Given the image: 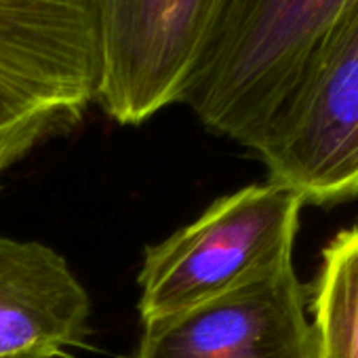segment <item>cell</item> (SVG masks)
Returning <instances> with one entry per match:
<instances>
[{
	"label": "cell",
	"mask_w": 358,
	"mask_h": 358,
	"mask_svg": "<svg viewBox=\"0 0 358 358\" xmlns=\"http://www.w3.org/2000/svg\"><path fill=\"white\" fill-rule=\"evenodd\" d=\"M312 327L316 358H358V226L322 253Z\"/></svg>",
	"instance_id": "8"
},
{
	"label": "cell",
	"mask_w": 358,
	"mask_h": 358,
	"mask_svg": "<svg viewBox=\"0 0 358 358\" xmlns=\"http://www.w3.org/2000/svg\"><path fill=\"white\" fill-rule=\"evenodd\" d=\"M306 201L268 182L217 199L201 217L145 249L139 316L145 322L209 301L293 255Z\"/></svg>",
	"instance_id": "2"
},
{
	"label": "cell",
	"mask_w": 358,
	"mask_h": 358,
	"mask_svg": "<svg viewBox=\"0 0 358 358\" xmlns=\"http://www.w3.org/2000/svg\"><path fill=\"white\" fill-rule=\"evenodd\" d=\"M350 0H232L184 103L255 152Z\"/></svg>",
	"instance_id": "1"
},
{
	"label": "cell",
	"mask_w": 358,
	"mask_h": 358,
	"mask_svg": "<svg viewBox=\"0 0 358 358\" xmlns=\"http://www.w3.org/2000/svg\"><path fill=\"white\" fill-rule=\"evenodd\" d=\"M89 316V293L57 251L0 234V358H66Z\"/></svg>",
	"instance_id": "7"
},
{
	"label": "cell",
	"mask_w": 358,
	"mask_h": 358,
	"mask_svg": "<svg viewBox=\"0 0 358 358\" xmlns=\"http://www.w3.org/2000/svg\"><path fill=\"white\" fill-rule=\"evenodd\" d=\"M135 358H316L293 255L209 301L145 322Z\"/></svg>",
	"instance_id": "6"
},
{
	"label": "cell",
	"mask_w": 358,
	"mask_h": 358,
	"mask_svg": "<svg viewBox=\"0 0 358 358\" xmlns=\"http://www.w3.org/2000/svg\"><path fill=\"white\" fill-rule=\"evenodd\" d=\"M255 152L306 203L358 194V0H350Z\"/></svg>",
	"instance_id": "3"
},
{
	"label": "cell",
	"mask_w": 358,
	"mask_h": 358,
	"mask_svg": "<svg viewBox=\"0 0 358 358\" xmlns=\"http://www.w3.org/2000/svg\"><path fill=\"white\" fill-rule=\"evenodd\" d=\"M55 133H62V129L55 124H49V122L26 124V127H17V129L0 133V175H3L11 164L22 160L43 139H47Z\"/></svg>",
	"instance_id": "9"
},
{
	"label": "cell",
	"mask_w": 358,
	"mask_h": 358,
	"mask_svg": "<svg viewBox=\"0 0 358 358\" xmlns=\"http://www.w3.org/2000/svg\"><path fill=\"white\" fill-rule=\"evenodd\" d=\"M99 83L95 0H0V133L76 124Z\"/></svg>",
	"instance_id": "5"
},
{
	"label": "cell",
	"mask_w": 358,
	"mask_h": 358,
	"mask_svg": "<svg viewBox=\"0 0 358 358\" xmlns=\"http://www.w3.org/2000/svg\"><path fill=\"white\" fill-rule=\"evenodd\" d=\"M95 101L118 124H141L184 97L232 0H95Z\"/></svg>",
	"instance_id": "4"
}]
</instances>
